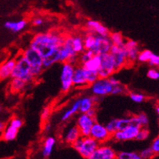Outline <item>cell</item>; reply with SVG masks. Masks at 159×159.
<instances>
[{"label":"cell","instance_id":"3957f363","mask_svg":"<svg viewBox=\"0 0 159 159\" xmlns=\"http://www.w3.org/2000/svg\"><path fill=\"white\" fill-rule=\"evenodd\" d=\"M99 145V142L90 136H81L72 144L73 148L85 159L90 158Z\"/></svg>","mask_w":159,"mask_h":159},{"label":"cell","instance_id":"4fadbf2b","mask_svg":"<svg viewBox=\"0 0 159 159\" xmlns=\"http://www.w3.org/2000/svg\"><path fill=\"white\" fill-rule=\"evenodd\" d=\"M111 45L112 44L108 36H103L95 34V42L91 51L94 54H103L106 52H109Z\"/></svg>","mask_w":159,"mask_h":159},{"label":"cell","instance_id":"9a60e30c","mask_svg":"<svg viewBox=\"0 0 159 159\" xmlns=\"http://www.w3.org/2000/svg\"><path fill=\"white\" fill-rule=\"evenodd\" d=\"M87 70L80 64L75 65L74 76H73V86L76 88H84L89 87L87 77Z\"/></svg>","mask_w":159,"mask_h":159},{"label":"cell","instance_id":"bcb514c9","mask_svg":"<svg viewBox=\"0 0 159 159\" xmlns=\"http://www.w3.org/2000/svg\"><path fill=\"white\" fill-rule=\"evenodd\" d=\"M155 111H156V113H157V117H158V123H159V105H157V106H156Z\"/></svg>","mask_w":159,"mask_h":159},{"label":"cell","instance_id":"52a82bcc","mask_svg":"<svg viewBox=\"0 0 159 159\" xmlns=\"http://www.w3.org/2000/svg\"><path fill=\"white\" fill-rule=\"evenodd\" d=\"M140 129L141 127L139 125L132 123L123 130L116 131L111 134V140H113L116 142H125V141L135 140Z\"/></svg>","mask_w":159,"mask_h":159},{"label":"cell","instance_id":"7dc6e473","mask_svg":"<svg viewBox=\"0 0 159 159\" xmlns=\"http://www.w3.org/2000/svg\"><path fill=\"white\" fill-rule=\"evenodd\" d=\"M50 129H51L50 125H48V124H47V125H45V131L48 132V131H49V130H50Z\"/></svg>","mask_w":159,"mask_h":159},{"label":"cell","instance_id":"74e56055","mask_svg":"<svg viewBox=\"0 0 159 159\" xmlns=\"http://www.w3.org/2000/svg\"><path fill=\"white\" fill-rule=\"evenodd\" d=\"M147 77L152 80H158L159 79V70L157 68H150L147 71Z\"/></svg>","mask_w":159,"mask_h":159},{"label":"cell","instance_id":"d4e9b609","mask_svg":"<svg viewBox=\"0 0 159 159\" xmlns=\"http://www.w3.org/2000/svg\"><path fill=\"white\" fill-rule=\"evenodd\" d=\"M71 37H72V44L74 50L76 52V53L79 54L83 51L85 50L83 35L80 34V33H75V34H71Z\"/></svg>","mask_w":159,"mask_h":159},{"label":"cell","instance_id":"1f68e13d","mask_svg":"<svg viewBox=\"0 0 159 159\" xmlns=\"http://www.w3.org/2000/svg\"><path fill=\"white\" fill-rule=\"evenodd\" d=\"M149 130L148 129V127L146 128H141L137 133V137H136V139L137 141H145V140H147L149 137Z\"/></svg>","mask_w":159,"mask_h":159},{"label":"cell","instance_id":"44dd1931","mask_svg":"<svg viewBox=\"0 0 159 159\" xmlns=\"http://www.w3.org/2000/svg\"><path fill=\"white\" fill-rule=\"evenodd\" d=\"M56 143V138L52 136H48L44 139V142H43L42 149H41V155L44 158H48L52 154Z\"/></svg>","mask_w":159,"mask_h":159},{"label":"cell","instance_id":"ac0fdd59","mask_svg":"<svg viewBox=\"0 0 159 159\" xmlns=\"http://www.w3.org/2000/svg\"><path fill=\"white\" fill-rule=\"evenodd\" d=\"M80 137L81 133L79 128L75 124H73L68 125L64 130L62 133V141L65 143L72 145V144Z\"/></svg>","mask_w":159,"mask_h":159},{"label":"cell","instance_id":"b9f144b4","mask_svg":"<svg viewBox=\"0 0 159 159\" xmlns=\"http://www.w3.org/2000/svg\"><path fill=\"white\" fill-rule=\"evenodd\" d=\"M150 148L155 154H159V136H157V137L153 139L151 145H150Z\"/></svg>","mask_w":159,"mask_h":159},{"label":"cell","instance_id":"5b68a950","mask_svg":"<svg viewBox=\"0 0 159 159\" xmlns=\"http://www.w3.org/2000/svg\"><path fill=\"white\" fill-rule=\"evenodd\" d=\"M75 65L70 62H64L61 65L60 73L61 91L63 93L69 92L74 87L73 76Z\"/></svg>","mask_w":159,"mask_h":159},{"label":"cell","instance_id":"f6af8a7d","mask_svg":"<svg viewBox=\"0 0 159 159\" xmlns=\"http://www.w3.org/2000/svg\"><path fill=\"white\" fill-rule=\"evenodd\" d=\"M7 124V123L6 121L0 118V137L2 136V133H3L4 131V129H5V128H6Z\"/></svg>","mask_w":159,"mask_h":159},{"label":"cell","instance_id":"6da1fadb","mask_svg":"<svg viewBox=\"0 0 159 159\" xmlns=\"http://www.w3.org/2000/svg\"><path fill=\"white\" fill-rule=\"evenodd\" d=\"M65 36L66 34L55 30L39 32L33 36L29 46L36 49L42 56L43 59L47 58L57 52L62 45Z\"/></svg>","mask_w":159,"mask_h":159},{"label":"cell","instance_id":"ffe728a7","mask_svg":"<svg viewBox=\"0 0 159 159\" xmlns=\"http://www.w3.org/2000/svg\"><path fill=\"white\" fill-rule=\"evenodd\" d=\"M16 65V57L9 58L0 66V80L11 78V74Z\"/></svg>","mask_w":159,"mask_h":159},{"label":"cell","instance_id":"f35d334b","mask_svg":"<svg viewBox=\"0 0 159 159\" xmlns=\"http://www.w3.org/2000/svg\"><path fill=\"white\" fill-rule=\"evenodd\" d=\"M148 63L150 66H153L154 68H159V55L153 52Z\"/></svg>","mask_w":159,"mask_h":159},{"label":"cell","instance_id":"7c38bea8","mask_svg":"<svg viewBox=\"0 0 159 159\" xmlns=\"http://www.w3.org/2000/svg\"><path fill=\"white\" fill-rule=\"evenodd\" d=\"M90 137L97 141L99 144L107 143L111 138V134L107 131L105 125L96 121L90 132Z\"/></svg>","mask_w":159,"mask_h":159},{"label":"cell","instance_id":"e0dca14e","mask_svg":"<svg viewBox=\"0 0 159 159\" xmlns=\"http://www.w3.org/2000/svg\"><path fill=\"white\" fill-rule=\"evenodd\" d=\"M85 27L87 32H91L99 36H108L110 33L108 28L98 20H88L85 24Z\"/></svg>","mask_w":159,"mask_h":159},{"label":"cell","instance_id":"4dcf8cb0","mask_svg":"<svg viewBox=\"0 0 159 159\" xmlns=\"http://www.w3.org/2000/svg\"><path fill=\"white\" fill-rule=\"evenodd\" d=\"M93 55H94V53H93L91 51L85 49L84 51H83V52L79 54V58H78V64L83 65L84 63L87 62V61L90 60Z\"/></svg>","mask_w":159,"mask_h":159},{"label":"cell","instance_id":"60d3db41","mask_svg":"<svg viewBox=\"0 0 159 159\" xmlns=\"http://www.w3.org/2000/svg\"><path fill=\"white\" fill-rule=\"evenodd\" d=\"M79 107H80V98L73 101V103H71L70 108L72 110V111L75 114H77V113L79 112Z\"/></svg>","mask_w":159,"mask_h":159},{"label":"cell","instance_id":"603a6c76","mask_svg":"<svg viewBox=\"0 0 159 159\" xmlns=\"http://www.w3.org/2000/svg\"><path fill=\"white\" fill-rule=\"evenodd\" d=\"M101 63V55L94 54L91 58L89 61H87V62L82 65L87 70L91 71V72L98 73L99 69L100 67Z\"/></svg>","mask_w":159,"mask_h":159},{"label":"cell","instance_id":"9c48e42d","mask_svg":"<svg viewBox=\"0 0 159 159\" xmlns=\"http://www.w3.org/2000/svg\"><path fill=\"white\" fill-rule=\"evenodd\" d=\"M116 72L114 61L110 52H106L101 54V63L100 67L98 71L99 78L107 79L112 76Z\"/></svg>","mask_w":159,"mask_h":159},{"label":"cell","instance_id":"8fae6325","mask_svg":"<svg viewBox=\"0 0 159 159\" xmlns=\"http://www.w3.org/2000/svg\"><path fill=\"white\" fill-rule=\"evenodd\" d=\"M109 52L111 53V57H112L116 71L120 70V69L124 68L126 66H129L125 50V44L121 45V46L112 44Z\"/></svg>","mask_w":159,"mask_h":159},{"label":"cell","instance_id":"836d02e7","mask_svg":"<svg viewBox=\"0 0 159 159\" xmlns=\"http://www.w3.org/2000/svg\"><path fill=\"white\" fill-rule=\"evenodd\" d=\"M125 93H127V88L125 85L122 83H119V84L113 86L112 91H111V95H124Z\"/></svg>","mask_w":159,"mask_h":159},{"label":"cell","instance_id":"ee69618b","mask_svg":"<svg viewBox=\"0 0 159 159\" xmlns=\"http://www.w3.org/2000/svg\"><path fill=\"white\" fill-rule=\"evenodd\" d=\"M32 23L33 26L40 27L41 25H43V24H44V20L42 18H40V17H36V18L32 20Z\"/></svg>","mask_w":159,"mask_h":159},{"label":"cell","instance_id":"d6a6232c","mask_svg":"<svg viewBox=\"0 0 159 159\" xmlns=\"http://www.w3.org/2000/svg\"><path fill=\"white\" fill-rule=\"evenodd\" d=\"M129 95L131 100L136 103H143L144 101L145 100V95L141 94V93L133 92H133H129Z\"/></svg>","mask_w":159,"mask_h":159},{"label":"cell","instance_id":"8992f818","mask_svg":"<svg viewBox=\"0 0 159 159\" xmlns=\"http://www.w3.org/2000/svg\"><path fill=\"white\" fill-rule=\"evenodd\" d=\"M89 89H90V92L91 95L99 97V98H102V97L111 95L113 85L109 78H107V79L99 78L89 86Z\"/></svg>","mask_w":159,"mask_h":159},{"label":"cell","instance_id":"277c9868","mask_svg":"<svg viewBox=\"0 0 159 159\" xmlns=\"http://www.w3.org/2000/svg\"><path fill=\"white\" fill-rule=\"evenodd\" d=\"M21 54L24 57L30 64L32 68V73L35 78H38L44 70L43 66V57L36 49L32 48V47L28 46L21 52Z\"/></svg>","mask_w":159,"mask_h":159},{"label":"cell","instance_id":"484cf974","mask_svg":"<svg viewBox=\"0 0 159 159\" xmlns=\"http://www.w3.org/2000/svg\"><path fill=\"white\" fill-rule=\"evenodd\" d=\"M109 39L111 41V44L113 45H118L121 46L124 45L125 42V38L124 36L119 32H110L108 36Z\"/></svg>","mask_w":159,"mask_h":159},{"label":"cell","instance_id":"ba28073f","mask_svg":"<svg viewBox=\"0 0 159 159\" xmlns=\"http://www.w3.org/2000/svg\"><path fill=\"white\" fill-rule=\"evenodd\" d=\"M23 125H24V122L20 117L15 116L11 118L9 122L7 124L6 128L1 136L2 140L6 141H14L18 135L19 130L21 129Z\"/></svg>","mask_w":159,"mask_h":159},{"label":"cell","instance_id":"7a4b0ae2","mask_svg":"<svg viewBox=\"0 0 159 159\" xmlns=\"http://www.w3.org/2000/svg\"><path fill=\"white\" fill-rule=\"evenodd\" d=\"M11 78L23 79L28 83H32L36 79L32 75L30 64L21 53L16 57V65L12 71Z\"/></svg>","mask_w":159,"mask_h":159},{"label":"cell","instance_id":"83f0119b","mask_svg":"<svg viewBox=\"0 0 159 159\" xmlns=\"http://www.w3.org/2000/svg\"><path fill=\"white\" fill-rule=\"evenodd\" d=\"M130 124H132V116L121 118H117L116 120V128L117 131L123 130L125 128H127Z\"/></svg>","mask_w":159,"mask_h":159},{"label":"cell","instance_id":"5bb4252c","mask_svg":"<svg viewBox=\"0 0 159 159\" xmlns=\"http://www.w3.org/2000/svg\"><path fill=\"white\" fill-rule=\"evenodd\" d=\"M117 152L114 148L106 143L99 144L89 159H116Z\"/></svg>","mask_w":159,"mask_h":159},{"label":"cell","instance_id":"d6986e66","mask_svg":"<svg viewBox=\"0 0 159 159\" xmlns=\"http://www.w3.org/2000/svg\"><path fill=\"white\" fill-rule=\"evenodd\" d=\"M99 97L94 95H84L80 98V107L79 113H87L91 109L96 107L99 103Z\"/></svg>","mask_w":159,"mask_h":159},{"label":"cell","instance_id":"cb8c5ba5","mask_svg":"<svg viewBox=\"0 0 159 159\" xmlns=\"http://www.w3.org/2000/svg\"><path fill=\"white\" fill-rule=\"evenodd\" d=\"M28 22L26 20H20L17 21H7L5 23L4 27L13 32H20L26 28Z\"/></svg>","mask_w":159,"mask_h":159},{"label":"cell","instance_id":"8d00e7d4","mask_svg":"<svg viewBox=\"0 0 159 159\" xmlns=\"http://www.w3.org/2000/svg\"><path fill=\"white\" fill-rule=\"evenodd\" d=\"M75 115V113L73 112L72 110L69 107V108L66 109V111H63V113L61 114V116L60 117V120L61 121V122H67V121L70 120Z\"/></svg>","mask_w":159,"mask_h":159},{"label":"cell","instance_id":"c3c4849f","mask_svg":"<svg viewBox=\"0 0 159 159\" xmlns=\"http://www.w3.org/2000/svg\"><path fill=\"white\" fill-rule=\"evenodd\" d=\"M2 112H3V107H2V105L0 104V116L2 115Z\"/></svg>","mask_w":159,"mask_h":159},{"label":"cell","instance_id":"e575fe53","mask_svg":"<svg viewBox=\"0 0 159 159\" xmlns=\"http://www.w3.org/2000/svg\"><path fill=\"white\" fill-rule=\"evenodd\" d=\"M139 153L142 159H152L153 156L155 155V153H153L150 146L143 149L141 152H139Z\"/></svg>","mask_w":159,"mask_h":159},{"label":"cell","instance_id":"2e32d148","mask_svg":"<svg viewBox=\"0 0 159 159\" xmlns=\"http://www.w3.org/2000/svg\"><path fill=\"white\" fill-rule=\"evenodd\" d=\"M125 50L129 66L134 64L137 61V56L140 52L139 43L137 40H131V39L125 40Z\"/></svg>","mask_w":159,"mask_h":159},{"label":"cell","instance_id":"7402d4cb","mask_svg":"<svg viewBox=\"0 0 159 159\" xmlns=\"http://www.w3.org/2000/svg\"><path fill=\"white\" fill-rule=\"evenodd\" d=\"M10 83H9V87L11 91L14 93H21L24 91L28 87V83L23 79H17V78H11Z\"/></svg>","mask_w":159,"mask_h":159},{"label":"cell","instance_id":"ab89813d","mask_svg":"<svg viewBox=\"0 0 159 159\" xmlns=\"http://www.w3.org/2000/svg\"><path fill=\"white\" fill-rule=\"evenodd\" d=\"M87 82L89 83V86L93 83L95 81H96L97 79H99V75H98V73L95 72H91V71L87 70Z\"/></svg>","mask_w":159,"mask_h":159},{"label":"cell","instance_id":"d590c367","mask_svg":"<svg viewBox=\"0 0 159 159\" xmlns=\"http://www.w3.org/2000/svg\"><path fill=\"white\" fill-rule=\"evenodd\" d=\"M116 120L117 118H114V119H111L108 120L107 123L105 124V127L107 129V131L111 134H113L115 132L117 131L116 128Z\"/></svg>","mask_w":159,"mask_h":159},{"label":"cell","instance_id":"4316f807","mask_svg":"<svg viewBox=\"0 0 159 159\" xmlns=\"http://www.w3.org/2000/svg\"><path fill=\"white\" fill-rule=\"evenodd\" d=\"M116 159H142L138 152L136 151H122L117 152L116 158Z\"/></svg>","mask_w":159,"mask_h":159},{"label":"cell","instance_id":"f546056e","mask_svg":"<svg viewBox=\"0 0 159 159\" xmlns=\"http://www.w3.org/2000/svg\"><path fill=\"white\" fill-rule=\"evenodd\" d=\"M136 116V119L137 122L141 128H146L149 124V120L148 116L145 112H140L137 114Z\"/></svg>","mask_w":159,"mask_h":159},{"label":"cell","instance_id":"30bf717a","mask_svg":"<svg viewBox=\"0 0 159 159\" xmlns=\"http://www.w3.org/2000/svg\"><path fill=\"white\" fill-rule=\"evenodd\" d=\"M96 121V117L91 116L87 113H79L75 119V125L79 128L81 136L87 137L90 136L91 128Z\"/></svg>","mask_w":159,"mask_h":159},{"label":"cell","instance_id":"f1b7e54d","mask_svg":"<svg viewBox=\"0 0 159 159\" xmlns=\"http://www.w3.org/2000/svg\"><path fill=\"white\" fill-rule=\"evenodd\" d=\"M152 54H153V52L151 50H149V49L140 50L138 56H137V61L140 63H148Z\"/></svg>","mask_w":159,"mask_h":159},{"label":"cell","instance_id":"7bdbcfd3","mask_svg":"<svg viewBox=\"0 0 159 159\" xmlns=\"http://www.w3.org/2000/svg\"><path fill=\"white\" fill-rule=\"evenodd\" d=\"M50 113H51L50 107H44V108L43 109L42 112H41V115H40V116H41V120H42L43 121L47 120L48 117H49V116H50Z\"/></svg>","mask_w":159,"mask_h":159}]
</instances>
